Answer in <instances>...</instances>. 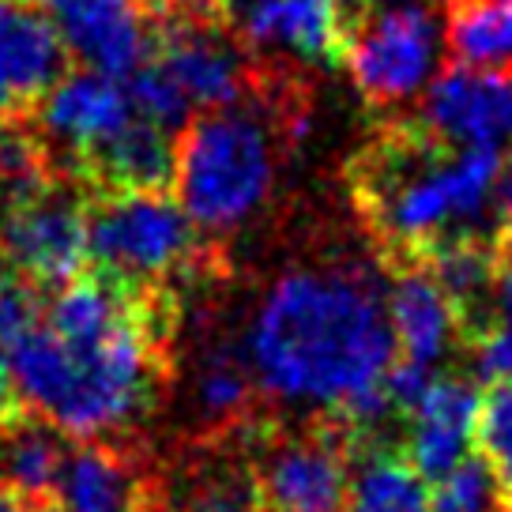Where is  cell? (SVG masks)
Returning <instances> with one entry per match:
<instances>
[{
    "label": "cell",
    "instance_id": "6da1fadb",
    "mask_svg": "<svg viewBox=\"0 0 512 512\" xmlns=\"http://www.w3.org/2000/svg\"><path fill=\"white\" fill-rule=\"evenodd\" d=\"M253 384L279 403L336 411L358 430L381 426L396 366L384 283L366 264H302L275 275L245 328Z\"/></svg>",
    "mask_w": 512,
    "mask_h": 512
},
{
    "label": "cell",
    "instance_id": "7a4b0ae2",
    "mask_svg": "<svg viewBox=\"0 0 512 512\" xmlns=\"http://www.w3.org/2000/svg\"><path fill=\"white\" fill-rule=\"evenodd\" d=\"M12 381L38 418L102 441L155 403L159 347L140 290L106 275L64 283L34 328L8 347Z\"/></svg>",
    "mask_w": 512,
    "mask_h": 512
},
{
    "label": "cell",
    "instance_id": "3957f363",
    "mask_svg": "<svg viewBox=\"0 0 512 512\" xmlns=\"http://www.w3.org/2000/svg\"><path fill=\"white\" fill-rule=\"evenodd\" d=\"M494 147H448L433 136H396L366 155L358 196L373 230L400 253L426 256L456 238H486L501 223Z\"/></svg>",
    "mask_w": 512,
    "mask_h": 512
},
{
    "label": "cell",
    "instance_id": "277c9868",
    "mask_svg": "<svg viewBox=\"0 0 512 512\" xmlns=\"http://www.w3.org/2000/svg\"><path fill=\"white\" fill-rule=\"evenodd\" d=\"M283 140L272 113L253 102L192 117L174 147V189L189 223L204 234H234L268 208L279 181Z\"/></svg>",
    "mask_w": 512,
    "mask_h": 512
},
{
    "label": "cell",
    "instance_id": "5b68a950",
    "mask_svg": "<svg viewBox=\"0 0 512 512\" xmlns=\"http://www.w3.org/2000/svg\"><path fill=\"white\" fill-rule=\"evenodd\" d=\"M196 226L162 189L110 192L87 211V256L98 275L128 290L159 283L189 268Z\"/></svg>",
    "mask_w": 512,
    "mask_h": 512
},
{
    "label": "cell",
    "instance_id": "8992f818",
    "mask_svg": "<svg viewBox=\"0 0 512 512\" xmlns=\"http://www.w3.org/2000/svg\"><path fill=\"white\" fill-rule=\"evenodd\" d=\"M343 64L373 106H407L426 95L445 57V19L422 0L373 4L343 38Z\"/></svg>",
    "mask_w": 512,
    "mask_h": 512
},
{
    "label": "cell",
    "instance_id": "52a82bcc",
    "mask_svg": "<svg viewBox=\"0 0 512 512\" xmlns=\"http://www.w3.org/2000/svg\"><path fill=\"white\" fill-rule=\"evenodd\" d=\"M0 256L27 287L80 279L87 256V208L61 189H38L8 204L0 219Z\"/></svg>",
    "mask_w": 512,
    "mask_h": 512
},
{
    "label": "cell",
    "instance_id": "ba28073f",
    "mask_svg": "<svg viewBox=\"0 0 512 512\" xmlns=\"http://www.w3.org/2000/svg\"><path fill=\"white\" fill-rule=\"evenodd\" d=\"M34 110L42 136L68 159L80 162L83 170H91L140 121L128 83L91 68L64 72Z\"/></svg>",
    "mask_w": 512,
    "mask_h": 512
},
{
    "label": "cell",
    "instance_id": "9c48e42d",
    "mask_svg": "<svg viewBox=\"0 0 512 512\" xmlns=\"http://www.w3.org/2000/svg\"><path fill=\"white\" fill-rule=\"evenodd\" d=\"M418 125L448 147L512 144V76L505 68L452 64L422 95Z\"/></svg>",
    "mask_w": 512,
    "mask_h": 512
},
{
    "label": "cell",
    "instance_id": "30bf717a",
    "mask_svg": "<svg viewBox=\"0 0 512 512\" xmlns=\"http://www.w3.org/2000/svg\"><path fill=\"white\" fill-rule=\"evenodd\" d=\"M147 61L177 91L192 117L211 110H226L245 98L249 76L245 57L223 31L208 27L204 19H177L155 38Z\"/></svg>",
    "mask_w": 512,
    "mask_h": 512
},
{
    "label": "cell",
    "instance_id": "8fae6325",
    "mask_svg": "<svg viewBox=\"0 0 512 512\" xmlns=\"http://www.w3.org/2000/svg\"><path fill=\"white\" fill-rule=\"evenodd\" d=\"M351 464L332 433L275 441L260 464V512H343Z\"/></svg>",
    "mask_w": 512,
    "mask_h": 512
},
{
    "label": "cell",
    "instance_id": "7c38bea8",
    "mask_svg": "<svg viewBox=\"0 0 512 512\" xmlns=\"http://www.w3.org/2000/svg\"><path fill=\"white\" fill-rule=\"evenodd\" d=\"M57 19L31 0H0V117L34 110L64 76Z\"/></svg>",
    "mask_w": 512,
    "mask_h": 512
},
{
    "label": "cell",
    "instance_id": "4fadbf2b",
    "mask_svg": "<svg viewBox=\"0 0 512 512\" xmlns=\"http://www.w3.org/2000/svg\"><path fill=\"white\" fill-rule=\"evenodd\" d=\"M53 19L68 57L102 76L128 80L155 49V34L140 0H68Z\"/></svg>",
    "mask_w": 512,
    "mask_h": 512
},
{
    "label": "cell",
    "instance_id": "5bb4252c",
    "mask_svg": "<svg viewBox=\"0 0 512 512\" xmlns=\"http://www.w3.org/2000/svg\"><path fill=\"white\" fill-rule=\"evenodd\" d=\"M234 31L253 53L324 61L343 49V4L339 0H238Z\"/></svg>",
    "mask_w": 512,
    "mask_h": 512
},
{
    "label": "cell",
    "instance_id": "9a60e30c",
    "mask_svg": "<svg viewBox=\"0 0 512 512\" xmlns=\"http://www.w3.org/2000/svg\"><path fill=\"white\" fill-rule=\"evenodd\" d=\"M479 407V384L464 377H437L430 384V392L411 411L407 445H403V456L426 482H437L467 460V448L475 445Z\"/></svg>",
    "mask_w": 512,
    "mask_h": 512
},
{
    "label": "cell",
    "instance_id": "2e32d148",
    "mask_svg": "<svg viewBox=\"0 0 512 512\" xmlns=\"http://www.w3.org/2000/svg\"><path fill=\"white\" fill-rule=\"evenodd\" d=\"M384 309L396 336V354L403 362L437 369L464 332L456 305L426 264H411L384 283Z\"/></svg>",
    "mask_w": 512,
    "mask_h": 512
},
{
    "label": "cell",
    "instance_id": "e0dca14e",
    "mask_svg": "<svg viewBox=\"0 0 512 512\" xmlns=\"http://www.w3.org/2000/svg\"><path fill=\"white\" fill-rule=\"evenodd\" d=\"M53 497L61 512H147L140 467L106 441L68 448Z\"/></svg>",
    "mask_w": 512,
    "mask_h": 512
},
{
    "label": "cell",
    "instance_id": "ac0fdd59",
    "mask_svg": "<svg viewBox=\"0 0 512 512\" xmlns=\"http://www.w3.org/2000/svg\"><path fill=\"white\" fill-rule=\"evenodd\" d=\"M68 445L57 426L19 415L0 430V486L23 497H49L64 467Z\"/></svg>",
    "mask_w": 512,
    "mask_h": 512
},
{
    "label": "cell",
    "instance_id": "d6986e66",
    "mask_svg": "<svg viewBox=\"0 0 512 512\" xmlns=\"http://www.w3.org/2000/svg\"><path fill=\"white\" fill-rule=\"evenodd\" d=\"M343 512H430V482L403 452L373 448L351 467Z\"/></svg>",
    "mask_w": 512,
    "mask_h": 512
},
{
    "label": "cell",
    "instance_id": "ffe728a7",
    "mask_svg": "<svg viewBox=\"0 0 512 512\" xmlns=\"http://www.w3.org/2000/svg\"><path fill=\"white\" fill-rule=\"evenodd\" d=\"M445 49L456 64L509 68L512 0H452L445 16Z\"/></svg>",
    "mask_w": 512,
    "mask_h": 512
},
{
    "label": "cell",
    "instance_id": "44dd1931",
    "mask_svg": "<svg viewBox=\"0 0 512 512\" xmlns=\"http://www.w3.org/2000/svg\"><path fill=\"white\" fill-rule=\"evenodd\" d=\"M91 174L102 177L113 192L128 189H162L174 177V144L170 132L151 121H136L125 136L91 166Z\"/></svg>",
    "mask_w": 512,
    "mask_h": 512
},
{
    "label": "cell",
    "instance_id": "7402d4cb",
    "mask_svg": "<svg viewBox=\"0 0 512 512\" xmlns=\"http://www.w3.org/2000/svg\"><path fill=\"white\" fill-rule=\"evenodd\" d=\"M475 339V373L490 384H512V238L497 245L490 320Z\"/></svg>",
    "mask_w": 512,
    "mask_h": 512
},
{
    "label": "cell",
    "instance_id": "603a6c76",
    "mask_svg": "<svg viewBox=\"0 0 512 512\" xmlns=\"http://www.w3.org/2000/svg\"><path fill=\"white\" fill-rule=\"evenodd\" d=\"M253 388V373L241 351H215L196 373V407L208 422H230L245 415V407L253 403Z\"/></svg>",
    "mask_w": 512,
    "mask_h": 512
},
{
    "label": "cell",
    "instance_id": "cb8c5ba5",
    "mask_svg": "<svg viewBox=\"0 0 512 512\" xmlns=\"http://www.w3.org/2000/svg\"><path fill=\"white\" fill-rule=\"evenodd\" d=\"M475 448L482 464L490 467L501 497L512 505V384L501 381L490 392H482Z\"/></svg>",
    "mask_w": 512,
    "mask_h": 512
},
{
    "label": "cell",
    "instance_id": "d4e9b609",
    "mask_svg": "<svg viewBox=\"0 0 512 512\" xmlns=\"http://www.w3.org/2000/svg\"><path fill=\"white\" fill-rule=\"evenodd\" d=\"M501 505L505 497L497 490L490 467L482 464V456H467L430 490V512H501Z\"/></svg>",
    "mask_w": 512,
    "mask_h": 512
},
{
    "label": "cell",
    "instance_id": "484cf974",
    "mask_svg": "<svg viewBox=\"0 0 512 512\" xmlns=\"http://www.w3.org/2000/svg\"><path fill=\"white\" fill-rule=\"evenodd\" d=\"M192 512H260V490L256 479L245 471H223L200 486L192 501Z\"/></svg>",
    "mask_w": 512,
    "mask_h": 512
},
{
    "label": "cell",
    "instance_id": "4316f807",
    "mask_svg": "<svg viewBox=\"0 0 512 512\" xmlns=\"http://www.w3.org/2000/svg\"><path fill=\"white\" fill-rule=\"evenodd\" d=\"M23 415V400L16 392V381H12V362H8V347L0 343V430L12 422V418Z\"/></svg>",
    "mask_w": 512,
    "mask_h": 512
},
{
    "label": "cell",
    "instance_id": "83f0119b",
    "mask_svg": "<svg viewBox=\"0 0 512 512\" xmlns=\"http://www.w3.org/2000/svg\"><path fill=\"white\" fill-rule=\"evenodd\" d=\"M0 512H61L57 505H49L46 497H23L16 490L0 486Z\"/></svg>",
    "mask_w": 512,
    "mask_h": 512
},
{
    "label": "cell",
    "instance_id": "f1b7e54d",
    "mask_svg": "<svg viewBox=\"0 0 512 512\" xmlns=\"http://www.w3.org/2000/svg\"><path fill=\"white\" fill-rule=\"evenodd\" d=\"M501 208L512 219V155L505 159V170H501Z\"/></svg>",
    "mask_w": 512,
    "mask_h": 512
},
{
    "label": "cell",
    "instance_id": "f546056e",
    "mask_svg": "<svg viewBox=\"0 0 512 512\" xmlns=\"http://www.w3.org/2000/svg\"><path fill=\"white\" fill-rule=\"evenodd\" d=\"M31 4H38V8H53V12H57V8L68 4V0H31Z\"/></svg>",
    "mask_w": 512,
    "mask_h": 512
},
{
    "label": "cell",
    "instance_id": "4dcf8cb0",
    "mask_svg": "<svg viewBox=\"0 0 512 512\" xmlns=\"http://www.w3.org/2000/svg\"><path fill=\"white\" fill-rule=\"evenodd\" d=\"M8 283H12V279H8V264H4V256H0V290L8 287Z\"/></svg>",
    "mask_w": 512,
    "mask_h": 512
},
{
    "label": "cell",
    "instance_id": "1f68e13d",
    "mask_svg": "<svg viewBox=\"0 0 512 512\" xmlns=\"http://www.w3.org/2000/svg\"><path fill=\"white\" fill-rule=\"evenodd\" d=\"M373 4H400V0H373Z\"/></svg>",
    "mask_w": 512,
    "mask_h": 512
},
{
    "label": "cell",
    "instance_id": "d6a6232c",
    "mask_svg": "<svg viewBox=\"0 0 512 512\" xmlns=\"http://www.w3.org/2000/svg\"><path fill=\"white\" fill-rule=\"evenodd\" d=\"M177 4H204V0H177Z\"/></svg>",
    "mask_w": 512,
    "mask_h": 512
},
{
    "label": "cell",
    "instance_id": "836d02e7",
    "mask_svg": "<svg viewBox=\"0 0 512 512\" xmlns=\"http://www.w3.org/2000/svg\"><path fill=\"white\" fill-rule=\"evenodd\" d=\"M0 200H4V181H0Z\"/></svg>",
    "mask_w": 512,
    "mask_h": 512
}]
</instances>
